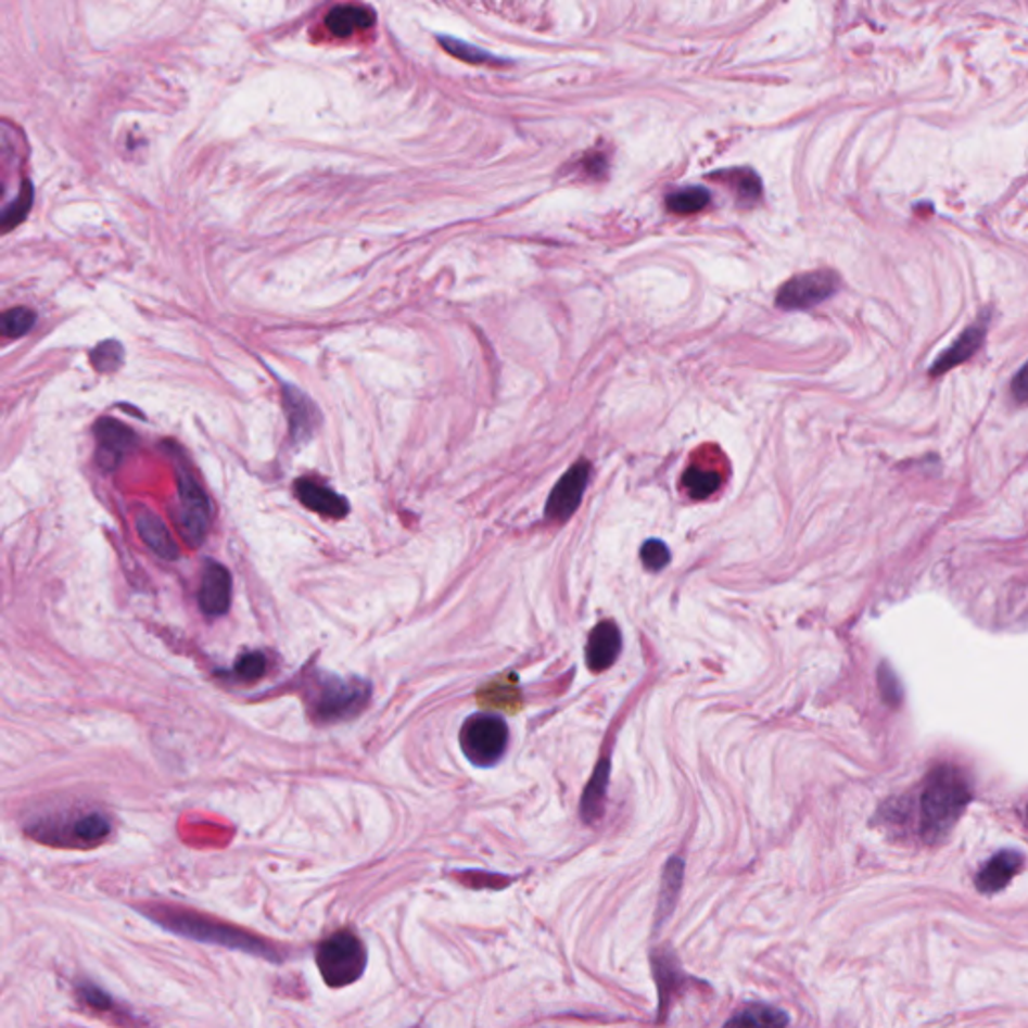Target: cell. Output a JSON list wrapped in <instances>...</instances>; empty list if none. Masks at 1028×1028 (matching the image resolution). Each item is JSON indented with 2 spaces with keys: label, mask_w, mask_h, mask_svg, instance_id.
Segmentation results:
<instances>
[{
  "label": "cell",
  "mask_w": 1028,
  "mask_h": 1028,
  "mask_svg": "<svg viewBox=\"0 0 1028 1028\" xmlns=\"http://www.w3.org/2000/svg\"><path fill=\"white\" fill-rule=\"evenodd\" d=\"M722 482L720 472L708 470V468L691 467L685 470L682 484L687 495L697 498V500H703V498L715 495L720 491Z\"/></svg>",
  "instance_id": "obj_24"
},
{
  "label": "cell",
  "mask_w": 1028,
  "mask_h": 1028,
  "mask_svg": "<svg viewBox=\"0 0 1028 1028\" xmlns=\"http://www.w3.org/2000/svg\"><path fill=\"white\" fill-rule=\"evenodd\" d=\"M642 561L647 571L665 569L671 561L668 545L659 538H649L642 547Z\"/></svg>",
  "instance_id": "obj_32"
},
{
  "label": "cell",
  "mask_w": 1028,
  "mask_h": 1028,
  "mask_svg": "<svg viewBox=\"0 0 1028 1028\" xmlns=\"http://www.w3.org/2000/svg\"><path fill=\"white\" fill-rule=\"evenodd\" d=\"M442 49L456 59L470 63V65H482V63H503L496 59L495 54L486 53L481 47H474L465 40L455 39V37H439Z\"/></svg>",
  "instance_id": "obj_29"
},
{
  "label": "cell",
  "mask_w": 1028,
  "mask_h": 1028,
  "mask_svg": "<svg viewBox=\"0 0 1028 1028\" xmlns=\"http://www.w3.org/2000/svg\"><path fill=\"white\" fill-rule=\"evenodd\" d=\"M28 832L30 838L51 846L89 850L107 840L113 832V824L107 815L101 812H80L35 822Z\"/></svg>",
  "instance_id": "obj_5"
},
{
  "label": "cell",
  "mask_w": 1028,
  "mask_h": 1028,
  "mask_svg": "<svg viewBox=\"0 0 1028 1028\" xmlns=\"http://www.w3.org/2000/svg\"><path fill=\"white\" fill-rule=\"evenodd\" d=\"M458 880L465 881V886H470V888H503V886H508V878L496 876V874H482V872L458 874Z\"/></svg>",
  "instance_id": "obj_33"
},
{
  "label": "cell",
  "mask_w": 1028,
  "mask_h": 1028,
  "mask_svg": "<svg viewBox=\"0 0 1028 1028\" xmlns=\"http://www.w3.org/2000/svg\"><path fill=\"white\" fill-rule=\"evenodd\" d=\"M711 179H718L725 183L727 188L734 189L735 198L744 205H751L756 201L762 200V181L756 172L748 167H737V169H725L720 174L711 175Z\"/></svg>",
  "instance_id": "obj_22"
},
{
  "label": "cell",
  "mask_w": 1028,
  "mask_h": 1028,
  "mask_svg": "<svg viewBox=\"0 0 1028 1028\" xmlns=\"http://www.w3.org/2000/svg\"><path fill=\"white\" fill-rule=\"evenodd\" d=\"M75 994L85 1008L93 1011L97 1015L107 1016L109 1020H113L115 1025H120V1027L134 1025V1016L129 1015L125 1008H120L115 999L105 990L94 987L91 982H79Z\"/></svg>",
  "instance_id": "obj_18"
},
{
  "label": "cell",
  "mask_w": 1028,
  "mask_h": 1028,
  "mask_svg": "<svg viewBox=\"0 0 1028 1028\" xmlns=\"http://www.w3.org/2000/svg\"><path fill=\"white\" fill-rule=\"evenodd\" d=\"M1013 394L1016 401L1028 402V364L1023 366V370L1013 380Z\"/></svg>",
  "instance_id": "obj_34"
},
{
  "label": "cell",
  "mask_w": 1028,
  "mask_h": 1028,
  "mask_svg": "<svg viewBox=\"0 0 1028 1028\" xmlns=\"http://www.w3.org/2000/svg\"><path fill=\"white\" fill-rule=\"evenodd\" d=\"M683 872H685V862L682 858H671L665 872H663V884L659 892V909H657V926H661L669 914L675 909L677 898L682 892Z\"/></svg>",
  "instance_id": "obj_23"
},
{
  "label": "cell",
  "mask_w": 1028,
  "mask_h": 1028,
  "mask_svg": "<svg viewBox=\"0 0 1028 1028\" xmlns=\"http://www.w3.org/2000/svg\"><path fill=\"white\" fill-rule=\"evenodd\" d=\"M973 798L970 784L966 775L954 765H940L928 775L921 794V815L918 828L922 840L938 843L944 840L950 829L964 814L968 801Z\"/></svg>",
  "instance_id": "obj_2"
},
{
  "label": "cell",
  "mask_w": 1028,
  "mask_h": 1028,
  "mask_svg": "<svg viewBox=\"0 0 1028 1028\" xmlns=\"http://www.w3.org/2000/svg\"><path fill=\"white\" fill-rule=\"evenodd\" d=\"M985 332H987V323H975L970 326L966 332H962L961 338L949 347L944 350L938 360L930 366V376H940L944 372L952 370L954 366H959L962 361L968 360L975 356L976 350L982 344L985 340Z\"/></svg>",
  "instance_id": "obj_17"
},
{
  "label": "cell",
  "mask_w": 1028,
  "mask_h": 1028,
  "mask_svg": "<svg viewBox=\"0 0 1028 1028\" xmlns=\"http://www.w3.org/2000/svg\"><path fill=\"white\" fill-rule=\"evenodd\" d=\"M295 498L312 512L326 519H344L350 512L346 498L338 495L328 484L314 479H300L294 484Z\"/></svg>",
  "instance_id": "obj_13"
},
{
  "label": "cell",
  "mask_w": 1028,
  "mask_h": 1028,
  "mask_svg": "<svg viewBox=\"0 0 1028 1028\" xmlns=\"http://www.w3.org/2000/svg\"><path fill=\"white\" fill-rule=\"evenodd\" d=\"M508 727L498 715H470L460 729V748L468 762L488 767L507 751Z\"/></svg>",
  "instance_id": "obj_6"
},
{
  "label": "cell",
  "mask_w": 1028,
  "mask_h": 1028,
  "mask_svg": "<svg viewBox=\"0 0 1028 1028\" xmlns=\"http://www.w3.org/2000/svg\"><path fill=\"white\" fill-rule=\"evenodd\" d=\"M139 912L148 921L157 924L163 930L172 935L183 936L203 944H215L224 949L238 950L243 954H252L267 962H280L288 959V952L280 944L267 940L264 936L254 935L245 928L226 921H217L214 916H205L198 910L169 906V904H145L139 906Z\"/></svg>",
  "instance_id": "obj_1"
},
{
  "label": "cell",
  "mask_w": 1028,
  "mask_h": 1028,
  "mask_svg": "<svg viewBox=\"0 0 1028 1028\" xmlns=\"http://www.w3.org/2000/svg\"><path fill=\"white\" fill-rule=\"evenodd\" d=\"M375 25V13L358 4H340L334 7L326 16V27L340 39H347L358 30H366Z\"/></svg>",
  "instance_id": "obj_20"
},
{
  "label": "cell",
  "mask_w": 1028,
  "mask_h": 1028,
  "mask_svg": "<svg viewBox=\"0 0 1028 1028\" xmlns=\"http://www.w3.org/2000/svg\"><path fill=\"white\" fill-rule=\"evenodd\" d=\"M1027 814H1028V808H1027Z\"/></svg>",
  "instance_id": "obj_35"
},
{
  "label": "cell",
  "mask_w": 1028,
  "mask_h": 1028,
  "mask_svg": "<svg viewBox=\"0 0 1028 1028\" xmlns=\"http://www.w3.org/2000/svg\"><path fill=\"white\" fill-rule=\"evenodd\" d=\"M609 777H611V763H609V758H601L581 800V815L585 824H595L605 814Z\"/></svg>",
  "instance_id": "obj_19"
},
{
  "label": "cell",
  "mask_w": 1028,
  "mask_h": 1028,
  "mask_svg": "<svg viewBox=\"0 0 1028 1028\" xmlns=\"http://www.w3.org/2000/svg\"><path fill=\"white\" fill-rule=\"evenodd\" d=\"M621 633L613 621H602L591 631L587 642L585 659L593 673H601L613 668L617 657L621 653Z\"/></svg>",
  "instance_id": "obj_14"
},
{
  "label": "cell",
  "mask_w": 1028,
  "mask_h": 1028,
  "mask_svg": "<svg viewBox=\"0 0 1028 1028\" xmlns=\"http://www.w3.org/2000/svg\"><path fill=\"white\" fill-rule=\"evenodd\" d=\"M316 966L330 989H346L366 973L368 950L356 932L338 930L316 947Z\"/></svg>",
  "instance_id": "obj_4"
},
{
  "label": "cell",
  "mask_w": 1028,
  "mask_h": 1028,
  "mask_svg": "<svg viewBox=\"0 0 1028 1028\" xmlns=\"http://www.w3.org/2000/svg\"><path fill=\"white\" fill-rule=\"evenodd\" d=\"M233 593V581L228 567L221 562L207 561L203 567L200 585V607L207 617H221L229 611Z\"/></svg>",
  "instance_id": "obj_11"
},
{
  "label": "cell",
  "mask_w": 1028,
  "mask_h": 1028,
  "mask_svg": "<svg viewBox=\"0 0 1028 1028\" xmlns=\"http://www.w3.org/2000/svg\"><path fill=\"white\" fill-rule=\"evenodd\" d=\"M372 685L360 677H340L318 671L307 683L306 703L318 723L344 722L356 718L368 706Z\"/></svg>",
  "instance_id": "obj_3"
},
{
  "label": "cell",
  "mask_w": 1028,
  "mask_h": 1028,
  "mask_svg": "<svg viewBox=\"0 0 1028 1028\" xmlns=\"http://www.w3.org/2000/svg\"><path fill=\"white\" fill-rule=\"evenodd\" d=\"M878 685H880L881 699L890 708H898L902 703V685L888 663H881L878 669Z\"/></svg>",
  "instance_id": "obj_31"
},
{
  "label": "cell",
  "mask_w": 1028,
  "mask_h": 1028,
  "mask_svg": "<svg viewBox=\"0 0 1028 1028\" xmlns=\"http://www.w3.org/2000/svg\"><path fill=\"white\" fill-rule=\"evenodd\" d=\"M33 201H35V188L30 181H23L21 183V189L7 207L2 212V217H0V226H2V231H11V229L16 228L18 224H23L27 219L28 212L33 210Z\"/></svg>",
  "instance_id": "obj_26"
},
{
  "label": "cell",
  "mask_w": 1028,
  "mask_h": 1028,
  "mask_svg": "<svg viewBox=\"0 0 1028 1028\" xmlns=\"http://www.w3.org/2000/svg\"><path fill=\"white\" fill-rule=\"evenodd\" d=\"M281 401H283V410L288 416V427H290V436L294 442H306L316 428L320 424V415L316 406L307 398L302 390L283 384L281 388Z\"/></svg>",
  "instance_id": "obj_12"
},
{
  "label": "cell",
  "mask_w": 1028,
  "mask_h": 1028,
  "mask_svg": "<svg viewBox=\"0 0 1028 1028\" xmlns=\"http://www.w3.org/2000/svg\"><path fill=\"white\" fill-rule=\"evenodd\" d=\"M788 1025L789 1016L782 1008L762 1002H751L739 1008L723 1028H786Z\"/></svg>",
  "instance_id": "obj_21"
},
{
  "label": "cell",
  "mask_w": 1028,
  "mask_h": 1028,
  "mask_svg": "<svg viewBox=\"0 0 1028 1028\" xmlns=\"http://www.w3.org/2000/svg\"><path fill=\"white\" fill-rule=\"evenodd\" d=\"M177 493L179 508L175 512V519L179 533L186 538L189 547H200L212 526V500L198 479L183 467L179 468Z\"/></svg>",
  "instance_id": "obj_7"
},
{
  "label": "cell",
  "mask_w": 1028,
  "mask_h": 1028,
  "mask_svg": "<svg viewBox=\"0 0 1028 1028\" xmlns=\"http://www.w3.org/2000/svg\"><path fill=\"white\" fill-rule=\"evenodd\" d=\"M588 479H591V465L587 460H579L562 474L561 481L555 484L553 493L548 496L547 508H545V517L548 521L564 522L569 517H573L574 510L583 500Z\"/></svg>",
  "instance_id": "obj_9"
},
{
  "label": "cell",
  "mask_w": 1028,
  "mask_h": 1028,
  "mask_svg": "<svg viewBox=\"0 0 1028 1028\" xmlns=\"http://www.w3.org/2000/svg\"><path fill=\"white\" fill-rule=\"evenodd\" d=\"M135 526H137V533L141 536V541L157 557L165 559V561L179 559V545L175 543L174 534L153 510L139 508L137 515H135Z\"/></svg>",
  "instance_id": "obj_15"
},
{
  "label": "cell",
  "mask_w": 1028,
  "mask_h": 1028,
  "mask_svg": "<svg viewBox=\"0 0 1028 1028\" xmlns=\"http://www.w3.org/2000/svg\"><path fill=\"white\" fill-rule=\"evenodd\" d=\"M1025 864L1023 854L1015 850H1002L997 855H992L989 862L982 866L976 876V888L982 894H994L1001 892L1002 888L1008 886V881L1015 878Z\"/></svg>",
  "instance_id": "obj_16"
},
{
  "label": "cell",
  "mask_w": 1028,
  "mask_h": 1028,
  "mask_svg": "<svg viewBox=\"0 0 1028 1028\" xmlns=\"http://www.w3.org/2000/svg\"><path fill=\"white\" fill-rule=\"evenodd\" d=\"M89 360L93 364L94 370L101 375H111L117 372L123 361H125V347L120 346L117 340H103L91 350Z\"/></svg>",
  "instance_id": "obj_27"
},
{
  "label": "cell",
  "mask_w": 1028,
  "mask_h": 1028,
  "mask_svg": "<svg viewBox=\"0 0 1028 1028\" xmlns=\"http://www.w3.org/2000/svg\"><path fill=\"white\" fill-rule=\"evenodd\" d=\"M37 321V314L30 307H11L0 318V332L7 340H16L27 335Z\"/></svg>",
  "instance_id": "obj_28"
},
{
  "label": "cell",
  "mask_w": 1028,
  "mask_h": 1028,
  "mask_svg": "<svg viewBox=\"0 0 1028 1028\" xmlns=\"http://www.w3.org/2000/svg\"><path fill=\"white\" fill-rule=\"evenodd\" d=\"M711 201L708 189L703 188H683L669 193L665 205L669 212L675 215H694L706 210Z\"/></svg>",
  "instance_id": "obj_25"
},
{
  "label": "cell",
  "mask_w": 1028,
  "mask_h": 1028,
  "mask_svg": "<svg viewBox=\"0 0 1028 1028\" xmlns=\"http://www.w3.org/2000/svg\"><path fill=\"white\" fill-rule=\"evenodd\" d=\"M267 671V657L262 653V651H250V653H243L238 657V661L233 663V677L240 680L243 683L257 682L266 675Z\"/></svg>",
  "instance_id": "obj_30"
},
{
  "label": "cell",
  "mask_w": 1028,
  "mask_h": 1028,
  "mask_svg": "<svg viewBox=\"0 0 1028 1028\" xmlns=\"http://www.w3.org/2000/svg\"><path fill=\"white\" fill-rule=\"evenodd\" d=\"M97 439V462L105 470H115L137 446V436L134 430L125 427L115 418H101L94 424Z\"/></svg>",
  "instance_id": "obj_10"
},
{
  "label": "cell",
  "mask_w": 1028,
  "mask_h": 1028,
  "mask_svg": "<svg viewBox=\"0 0 1028 1028\" xmlns=\"http://www.w3.org/2000/svg\"><path fill=\"white\" fill-rule=\"evenodd\" d=\"M840 280L834 271L820 269L786 281L775 295V304L786 312L810 309L838 292Z\"/></svg>",
  "instance_id": "obj_8"
}]
</instances>
